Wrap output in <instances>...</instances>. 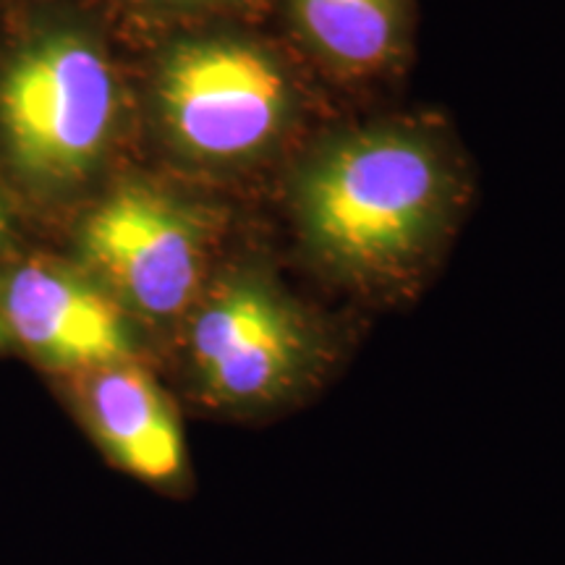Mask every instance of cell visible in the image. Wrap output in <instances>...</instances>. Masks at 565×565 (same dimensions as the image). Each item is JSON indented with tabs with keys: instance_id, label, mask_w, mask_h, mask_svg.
I'll return each mask as SVG.
<instances>
[{
	"instance_id": "1",
	"label": "cell",
	"mask_w": 565,
	"mask_h": 565,
	"mask_svg": "<svg viewBox=\"0 0 565 565\" xmlns=\"http://www.w3.org/2000/svg\"><path fill=\"white\" fill-rule=\"evenodd\" d=\"M121 121L103 40L74 17H34L0 53V181L34 204L74 200L100 173Z\"/></svg>"
},
{
	"instance_id": "2",
	"label": "cell",
	"mask_w": 565,
	"mask_h": 565,
	"mask_svg": "<svg viewBox=\"0 0 565 565\" xmlns=\"http://www.w3.org/2000/svg\"><path fill=\"white\" fill-rule=\"evenodd\" d=\"M445 207L443 162L404 131H366L338 141L301 179L299 215L312 249L353 275L412 263Z\"/></svg>"
},
{
	"instance_id": "3",
	"label": "cell",
	"mask_w": 565,
	"mask_h": 565,
	"mask_svg": "<svg viewBox=\"0 0 565 565\" xmlns=\"http://www.w3.org/2000/svg\"><path fill=\"white\" fill-rule=\"evenodd\" d=\"M152 105L168 145L202 166L249 160L291 113V84L265 47L238 38H189L160 55Z\"/></svg>"
},
{
	"instance_id": "4",
	"label": "cell",
	"mask_w": 565,
	"mask_h": 565,
	"mask_svg": "<svg viewBox=\"0 0 565 565\" xmlns=\"http://www.w3.org/2000/svg\"><path fill=\"white\" fill-rule=\"evenodd\" d=\"M76 249L79 265L126 312L171 322L202 288L210 223L179 196L129 181L84 212Z\"/></svg>"
},
{
	"instance_id": "5",
	"label": "cell",
	"mask_w": 565,
	"mask_h": 565,
	"mask_svg": "<svg viewBox=\"0 0 565 565\" xmlns=\"http://www.w3.org/2000/svg\"><path fill=\"white\" fill-rule=\"evenodd\" d=\"M186 356L196 391L221 408H259L286 398L312 359L299 312L265 280L231 278L192 317Z\"/></svg>"
},
{
	"instance_id": "6",
	"label": "cell",
	"mask_w": 565,
	"mask_h": 565,
	"mask_svg": "<svg viewBox=\"0 0 565 565\" xmlns=\"http://www.w3.org/2000/svg\"><path fill=\"white\" fill-rule=\"evenodd\" d=\"M0 317L42 370L76 377L134 359L131 315L82 265L38 257L19 259L0 280Z\"/></svg>"
},
{
	"instance_id": "7",
	"label": "cell",
	"mask_w": 565,
	"mask_h": 565,
	"mask_svg": "<svg viewBox=\"0 0 565 565\" xmlns=\"http://www.w3.org/2000/svg\"><path fill=\"white\" fill-rule=\"evenodd\" d=\"M68 383L76 414L113 463L141 482H179L186 471L179 412L145 366L126 359Z\"/></svg>"
},
{
	"instance_id": "8",
	"label": "cell",
	"mask_w": 565,
	"mask_h": 565,
	"mask_svg": "<svg viewBox=\"0 0 565 565\" xmlns=\"http://www.w3.org/2000/svg\"><path fill=\"white\" fill-rule=\"evenodd\" d=\"M303 40L345 74H372L401 42L404 0H291Z\"/></svg>"
},
{
	"instance_id": "9",
	"label": "cell",
	"mask_w": 565,
	"mask_h": 565,
	"mask_svg": "<svg viewBox=\"0 0 565 565\" xmlns=\"http://www.w3.org/2000/svg\"><path fill=\"white\" fill-rule=\"evenodd\" d=\"M13 238H17V223H13L9 192H6L3 181H0V257L11 249Z\"/></svg>"
},
{
	"instance_id": "10",
	"label": "cell",
	"mask_w": 565,
	"mask_h": 565,
	"mask_svg": "<svg viewBox=\"0 0 565 565\" xmlns=\"http://www.w3.org/2000/svg\"><path fill=\"white\" fill-rule=\"evenodd\" d=\"M154 3L166 6V9L192 11V9H210V6H217V3H228V0H154Z\"/></svg>"
},
{
	"instance_id": "11",
	"label": "cell",
	"mask_w": 565,
	"mask_h": 565,
	"mask_svg": "<svg viewBox=\"0 0 565 565\" xmlns=\"http://www.w3.org/2000/svg\"><path fill=\"white\" fill-rule=\"evenodd\" d=\"M11 343V338H9V333H6V324H3V317H0V351L6 349V345Z\"/></svg>"
}]
</instances>
